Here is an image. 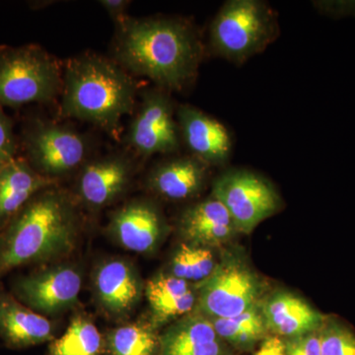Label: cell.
Listing matches in <instances>:
<instances>
[{"label":"cell","instance_id":"obj_29","mask_svg":"<svg viewBox=\"0 0 355 355\" xmlns=\"http://www.w3.org/2000/svg\"><path fill=\"white\" fill-rule=\"evenodd\" d=\"M313 3L320 12L330 14V15L355 14V1H315Z\"/></svg>","mask_w":355,"mask_h":355},{"label":"cell","instance_id":"obj_23","mask_svg":"<svg viewBox=\"0 0 355 355\" xmlns=\"http://www.w3.org/2000/svg\"><path fill=\"white\" fill-rule=\"evenodd\" d=\"M108 347L111 355H157L159 336L153 324H123L110 334Z\"/></svg>","mask_w":355,"mask_h":355},{"label":"cell","instance_id":"obj_4","mask_svg":"<svg viewBox=\"0 0 355 355\" xmlns=\"http://www.w3.org/2000/svg\"><path fill=\"white\" fill-rule=\"evenodd\" d=\"M279 32L277 15L260 0H229L210 26V44L219 57L236 64L261 53Z\"/></svg>","mask_w":355,"mask_h":355},{"label":"cell","instance_id":"obj_10","mask_svg":"<svg viewBox=\"0 0 355 355\" xmlns=\"http://www.w3.org/2000/svg\"><path fill=\"white\" fill-rule=\"evenodd\" d=\"M80 273L71 266H58L21 280L18 292L34 309L53 314L76 302L81 291Z\"/></svg>","mask_w":355,"mask_h":355},{"label":"cell","instance_id":"obj_8","mask_svg":"<svg viewBox=\"0 0 355 355\" xmlns=\"http://www.w3.org/2000/svg\"><path fill=\"white\" fill-rule=\"evenodd\" d=\"M26 147L42 175L71 171L87 155V146L80 135L51 123H37L26 135Z\"/></svg>","mask_w":355,"mask_h":355},{"label":"cell","instance_id":"obj_9","mask_svg":"<svg viewBox=\"0 0 355 355\" xmlns=\"http://www.w3.org/2000/svg\"><path fill=\"white\" fill-rule=\"evenodd\" d=\"M179 139L171 100L163 92L149 93L130 128L133 148L144 155L175 153L179 149Z\"/></svg>","mask_w":355,"mask_h":355},{"label":"cell","instance_id":"obj_6","mask_svg":"<svg viewBox=\"0 0 355 355\" xmlns=\"http://www.w3.org/2000/svg\"><path fill=\"white\" fill-rule=\"evenodd\" d=\"M212 197L227 209L238 232L245 234L277 214L282 207V200L272 184L247 169H231L217 178Z\"/></svg>","mask_w":355,"mask_h":355},{"label":"cell","instance_id":"obj_22","mask_svg":"<svg viewBox=\"0 0 355 355\" xmlns=\"http://www.w3.org/2000/svg\"><path fill=\"white\" fill-rule=\"evenodd\" d=\"M103 338L90 320L72 319L64 335L51 343L50 355H101Z\"/></svg>","mask_w":355,"mask_h":355},{"label":"cell","instance_id":"obj_1","mask_svg":"<svg viewBox=\"0 0 355 355\" xmlns=\"http://www.w3.org/2000/svg\"><path fill=\"white\" fill-rule=\"evenodd\" d=\"M116 55L133 73L148 77L167 90L181 91L197 76L202 46L186 21L127 19L120 25Z\"/></svg>","mask_w":355,"mask_h":355},{"label":"cell","instance_id":"obj_32","mask_svg":"<svg viewBox=\"0 0 355 355\" xmlns=\"http://www.w3.org/2000/svg\"><path fill=\"white\" fill-rule=\"evenodd\" d=\"M6 163L0 162V174H1L2 170H3L4 166H6Z\"/></svg>","mask_w":355,"mask_h":355},{"label":"cell","instance_id":"obj_2","mask_svg":"<svg viewBox=\"0 0 355 355\" xmlns=\"http://www.w3.org/2000/svg\"><path fill=\"white\" fill-rule=\"evenodd\" d=\"M60 114L114 132L130 114L137 84L123 67L107 58L85 53L65 67Z\"/></svg>","mask_w":355,"mask_h":355},{"label":"cell","instance_id":"obj_30","mask_svg":"<svg viewBox=\"0 0 355 355\" xmlns=\"http://www.w3.org/2000/svg\"><path fill=\"white\" fill-rule=\"evenodd\" d=\"M254 355H286V342L277 336L266 338Z\"/></svg>","mask_w":355,"mask_h":355},{"label":"cell","instance_id":"obj_26","mask_svg":"<svg viewBox=\"0 0 355 355\" xmlns=\"http://www.w3.org/2000/svg\"><path fill=\"white\" fill-rule=\"evenodd\" d=\"M322 355H355V335L336 319H324L320 329Z\"/></svg>","mask_w":355,"mask_h":355},{"label":"cell","instance_id":"obj_12","mask_svg":"<svg viewBox=\"0 0 355 355\" xmlns=\"http://www.w3.org/2000/svg\"><path fill=\"white\" fill-rule=\"evenodd\" d=\"M157 355H226V349L212 322L202 314H193L159 336Z\"/></svg>","mask_w":355,"mask_h":355},{"label":"cell","instance_id":"obj_5","mask_svg":"<svg viewBox=\"0 0 355 355\" xmlns=\"http://www.w3.org/2000/svg\"><path fill=\"white\" fill-rule=\"evenodd\" d=\"M62 85L57 60L39 46H0V106L49 102Z\"/></svg>","mask_w":355,"mask_h":355},{"label":"cell","instance_id":"obj_15","mask_svg":"<svg viewBox=\"0 0 355 355\" xmlns=\"http://www.w3.org/2000/svg\"><path fill=\"white\" fill-rule=\"evenodd\" d=\"M95 291L100 304L107 312L125 315L139 302L141 284L130 263L112 260L98 268Z\"/></svg>","mask_w":355,"mask_h":355},{"label":"cell","instance_id":"obj_14","mask_svg":"<svg viewBox=\"0 0 355 355\" xmlns=\"http://www.w3.org/2000/svg\"><path fill=\"white\" fill-rule=\"evenodd\" d=\"M179 226L187 241L202 247L227 241L237 232L227 209L214 197L184 210Z\"/></svg>","mask_w":355,"mask_h":355},{"label":"cell","instance_id":"obj_19","mask_svg":"<svg viewBox=\"0 0 355 355\" xmlns=\"http://www.w3.org/2000/svg\"><path fill=\"white\" fill-rule=\"evenodd\" d=\"M53 330L46 318L9 296L0 297V336L8 345L24 347L49 342Z\"/></svg>","mask_w":355,"mask_h":355},{"label":"cell","instance_id":"obj_25","mask_svg":"<svg viewBox=\"0 0 355 355\" xmlns=\"http://www.w3.org/2000/svg\"><path fill=\"white\" fill-rule=\"evenodd\" d=\"M216 268L214 254L207 248L182 244L172 261V275L186 282H202Z\"/></svg>","mask_w":355,"mask_h":355},{"label":"cell","instance_id":"obj_21","mask_svg":"<svg viewBox=\"0 0 355 355\" xmlns=\"http://www.w3.org/2000/svg\"><path fill=\"white\" fill-rule=\"evenodd\" d=\"M146 295L153 312L154 328L189 314L197 300L189 282L174 275H160L148 280Z\"/></svg>","mask_w":355,"mask_h":355},{"label":"cell","instance_id":"obj_31","mask_svg":"<svg viewBox=\"0 0 355 355\" xmlns=\"http://www.w3.org/2000/svg\"><path fill=\"white\" fill-rule=\"evenodd\" d=\"M100 3L103 7H105V9L108 11L110 15L114 20L118 21L119 24L121 25L127 20L125 13L128 6H130V1H125V0H103Z\"/></svg>","mask_w":355,"mask_h":355},{"label":"cell","instance_id":"obj_3","mask_svg":"<svg viewBox=\"0 0 355 355\" xmlns=\"http://www.w3.org/2000/svg\"><path fill=\"white\" fill-rule=\"evenodd\" d=\"M71 203L57 191L33 198L11 223L0 244V272L69 254L76 245Z\"/></svg>","mask_w":355,"mask_h":355},{"label":"cell","instance_id":"obj_16","mask_svg":"<svg viewBox=\"0 0 355 355\" xmlns=\"http://www.w3.org/2000/svg\"><path fill=\"white\" fill-rule=\"evenodd\" d=\"M263 319L275 336L292 338L320 330L326 318L303 299L282 292L266 301Z\"/></svg>","mask_w":355,"mask_h":355},{"label":"cell","instance_id":"obj_11","mask_svg":"<svg viewBox=\"0 0 355 355\" xmlns=\"http://www.w3.org/2000/svg\"><path fill=\"white\" fill-rule=\"evenodd\" d=\"M177 114L180 130L193 156L209 166L227 162L232 139L220 121L191 105H181Z\"/></svg>","mask_w":355,"mask_h":355},{"label":"cell","instance_id":"obj_27","mask_svg":"<svg viewBox=\"0 0 355 355\" xmlns=\"http://www.w3.org/2000/svg\"><path fill=\"white\" fill-rule=\"evenodd\" d=\"M286 345V355H322L320 330L289 338Z\"/></svg>","mask_w":355,"mask_h":355},{"label":"cell","instance_id":"obj_24","mask_svg":"<svg viewBox=\"0 0 355 355\" xmlns=\"http://www.w3.org/2000/svg\"><path fill=\"white\" fill-rule=\"evenodd\" d=\"M212 324L221 340L242 349H250L266 336L265 319L256 308L239 316L214 319Z\"/></svg>","mask_w":355,"mask_h":355},{"label":"cell","instance_id":"obj_28","mask_svg":"<svg viewBox=\"0 0 355 355\" xmlns=\"http://www.w3.org/2000/svg\"><path fill=\"white\" fill-rule=\"evenodd\" d=\"M16 141L12 123L0 106V162H9L15 158Z\"/></svg>","mask_w":355,"mask_h":355},{"label":"cell","instance_id":"obj_18","mask_svg":"<svg viewBox=\"0 0 355 355\" xmlns=\"http://www.w3.org/2000/svg\"><path fill=\"white\" fill-rule=\"evenodd\" d=\"M53 183L22 159L7 162L0 174V223L18 214L35 195Z\"/></svg>","mask_w":355,"mask_h":355},{"label":"cell","instance_id":"obj_13","mask_svg":"<svg viewBox=\"0 0 355 355\" xmlns=\"http://www.w3.org/2000/svg\"><path fill=\"white\" fill-rule=\"evenodd\" d=\"M112 233L121 246L135 253H148L162 233V219L149 203L137 202L121 207L112 219Z\"/></svg>","mask_w":355,"mask_h":355},{"label":"cell","instance_id":"obj_20","mask_svg":"<svg viewBox=\"0 0 355 355\" xmlns=\"http://www.w3.org/2000/svg\"><path fill=\"white\" fill-rule=\"evenodd\" d=\"M130 173V166L123 159L111 157L95 161L86 166L81 174V197L92 207L109 205L125 190Z\"/></svg>","mask_w":355,"mask_h":355},{"label":"cell","instance_id":"obj_7","mask_svg":"<svg viewBox=\"0 0 355 355\" xmlns=\"http://www.w3.org/2000/svg\"><path fill=\"white\" fill-rule=\"evenodd\" d=\"M259 292L256 275L241 261L227 260L200 282L198 307L212 320L239 316L254 308Z\"/></svg>","mask_w":355,"mask_h":355},{"label":"cell","instance_id":"obj_17","mask_svg":"<svg viewBox=\"0 0 355 355\" xmlns=\"http://www.w3.org/2000/svg\"><path fill=\"white\" fill-rule=\"evenodd\" d=\"M209 168V164L193 155L172 159L154 170L149 184L161 197L187 200L202 190Z\"/></svg>","mask_w":355,"mask_h":355}]
</instances>
